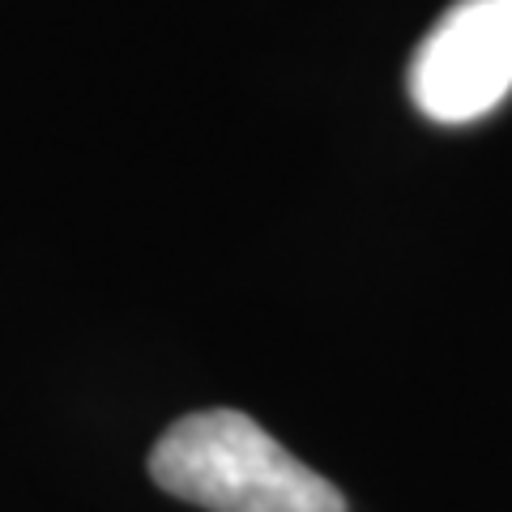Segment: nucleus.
Segmentation results:
<instances>
[{
	"label": "nucleus",
	"instance_id": "nucleus-2",
	"mask_svg": "<svg viewBox=\"0 0 512 512\" xmlns=\"http://www.w3.org/2000/svg\"><path fill=\"white\" fill-rule=\"evenodd\" d=\"M512 94V0H457L410 60V99L436 124H474Z\"/></svg>",
	"mask_w": 512,
	"mask_h": 512
},
{
	"label": "nucleus",
	"instance_id": "nucleus-1",
	"mask_svg": "<svg viewBox=\"0 0 512 512\" xmlns=\"http://www.w3.org/2000/svg\"><path fill=\"white\" fill-rule=\"evenodd\" d=\"M154 483L210 512H346L342 491L239 410H201L163 431Z\"/></svg>",
	"mask_w": 512,
	"mask_h": 512
}]
</instances>
